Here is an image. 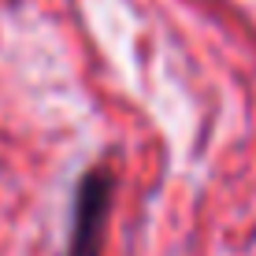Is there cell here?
<instances>
[{
  "label": "cell",
  "instance_id": "1",
  "mask_svg": "<svg viewBox=\"0 0 256 256\" xmlns=\"http://www.w3.org/2000/svg\"><path fill=\"white\" fill-rule=\"evenodd\" d=\"M112 197H116V174L108 167H90L82 174V182H78V193H74L70 238H67L64 256H100Z\"/></svg>",
  "mask_w": 256,
  "mask_h": 256
}]
</instances>
